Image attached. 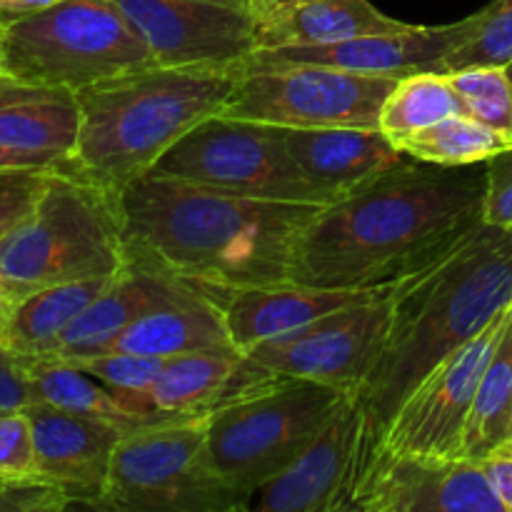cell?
<instances>
[{
    "label": "cell",
    "instance_id": "44dd1931",
    "mask_svg": "<svg viewBox=\"0 0 512 512\" xmlns=\"http://www.w3.org/2000/svg\"><path fill=\"white\" fill-rule=\"evenodd\" d=\"M110 350L173 358L200 350H235L225 325L223 300L213 290L185 283L180 293L145 310ZM108 353V350H105Z\"/></svg>",
    "mask_w": 512,
    "mask_h": 512
},
{
    "label": "cell",
    "instance_id": "ffe728a7",
    "mask_svg": "<svg viewBox=\"0 0 512 512\" xmlns=\"http://www.w3.org/2000/svg\"><path fill=\"white\" fill-rule=\"evenodd\" d=\"M380 290H330L300 283L265 285L223 293L225 325L233 348L240 355L278 335L293 333L333 310L368 300Z\"/></svg>",
    "mask_w": 512,
    "mask_h": 512
},
{
    "label": "cell",
    "instance_id": "6da1fadb",
    "mask_svg": "<svg viewBox=\"0 0 512 512\" xmlns=\"http://www.w3.org/2000/svg\"><path fill=\"white\" fill-rule=\"evenodd\" d=\"M485 190V163L400 160L315 213L295 248L290 283L330 290L403 283L485 223Z\"/></svg>",
    "mask_w": 512,
    "mask_h": 512
},
{
    "label": "cell",
    "instance_id": "d6986e66",
    "mask_svg": "<svg viewBox=\"0 0 512 512\" xmlns=\"http://www.w3.org/2000/svg\"><path fill=\"white\" fill-rule=\"evenodd\" d=\"M78 133L80 103L75 90L33 83L0 70V143L55 160L73 173Z\"/></svg>",
    "mask_w": 512,
    "mask_h": 512
},
{
    "label": "cell",
    "instance_id": "d6a6232c",
    "mask_svg": "<svg viewBox=\"0 0 512 512\" xmlns=\"http://www.w3.org/2000/svg\"><path fill=\"white\" fill-rule=\"evenodd\" d=\"M55 170H0V240L30 215Z\"/></svg>",
    "mask_w": 512,
    "mask_h": 512
},
{
    "label": "cell",
    "instance_id": "277c9868",
    "mask_svg": "<svg viewBox=\"0 0 512 512\" xmlns=\"http://www.w3.org/2000/svg\"><path fill=\"white\" fill-rule=\"evenodd\" d=\"M238 83L233 70H130L78 90L73 173L108 193L143 178L185 133L220 113Z\"/></svg>",
    "mask_w": 512,
    "mask_h": 512
},
{
    "label": "cell",
    "instance_id": "4316f807",
    "mask_svg": "<svg viewBox=\"0 0 512 512\" xmlns=\"http://www.w3.org/2000/svg\"><path fill=\"white\" fill-rule=\"evenodd\" d=\"M510 148L512 133L490 128L468 113L438 120L398 143V150L408 158L438 165L488 163Z\"/></svg>",
    "mask_w": 512,
    "mask_h": 512
},
{
    "label": "cell",
    "instance_id": "74e56055",
    "mask_svg": "<svg viewBox=\"0 0 512 512\" xmlns=\"http://www.w3.org/2000/svg\"><path fill=\"white\" fill-rule=\"evenodd\" d=\"M15 168H38V170H68L63 165H58L55 160L40 158V155H30V153H20V150L8 148V145L0 143V170H15Z\"/></svg>",
    "mask_w": 512,
    "mask_h": 512
},
{
    "label": "cell",
    "instance_id": "ee69618b",
    "mask_svg": "<svg viewBox=\"0 0 512 512\" xmlns=\"http://www.w3.org/2000/svg\"><path fill=\"white\" fill-rule=\"evenodd\" d=\"M3 30H5V28H0V38H3Z\"/></svg>",
    "mask_w": 512,
    "mask_h": 512
},
{
    "label": "cell",
    "instance_id": "d4e9b609",
    "mask_svg": "<svg viewBox=\"0 0 512 512\" xmlns=\"http://www.w3.org/2000/svg\"><path fill=\"white\" fill-rule=\"evenodd\" d=\"M23 358L28 365L38 403H48L53 408L68 410V413L85 415V418L103 420V423L120 428L123 433L150 423V420L135 415L115 390H110L108 385H103L85 370L75 368L65 360L43 358V355H23Z\"/></svg>",
    "mask_w": 512,
    "mask_h": 512
},
{
    "label": "cell",
    "instance_id": "8992f818",
    "mask_svg": "<svg viewBox=\"0 0 512 512\" xmlns=\"http://www.w3.org/2000/svg\"><path fill=\"white\" fill-rule=\"evenodd\" d=\"M350 400V395L313 380H270L223 398L208 410L213 465L250 503Z\"/></svg>",
    "mask_w": 512,
    "mask_h": 512
},
{
    "label": "cell",
    "instance_id": "836d02e7",
    "mask_svg": "<svg viewBox=\"0 0 512 512\" xmlns=\"http://www.w3.org/2000/svg\"><path fill=\"white\" fill-rule=\"evenodd\" d=\"M485 223L512 228V148L485 163Z\"/></svg>",
    "mask_w": 512,
    "mask_h": 512
},
{
    "label": "cell",
    "instance_id": "8d00e7d4",
    "mask_svg": "<svg viewBox=\"0 0 512 512\" xmlns=\"http://www.w3.org/2000/svg\"><path fill=\"white\" fill-rule=\"evenodd\" d=\"M58 3L60 0H0V28H8L18 20L30 18V15L53 8Z\"/></svg>",
    "mask_w": 512,
    "mask_h": 512
},
{
    "label": "cell",
    "instance_id": "ac0fdd59",
    "mask_svg": "<svg viewBox=\"0 0 512 512\" xmlns=\"http://www.w3.org/2000/svg\"><path fill=\"white\" fill-rule=\"evenodd\" d=\"M285 143L325 205L408 158L380 128H288Z\"/></svg>",
    "mask_w": 512,
    "mask_h": 512
},
{
    "label": "cell",
    "instance_id": "ba28073f",
    "mask_svg": "<svg viewBox=\"0 0 512 512\" xmlns=\"http://www.w3.org/2000/svg\"><path fill=\"white\" fill-rule=\"evenodd\" d=\"M5 73L83 90L98 80L150 68L148 48L115 0H60L8 25L0 38Z\"/></svg>",
    "mask_w": 512,
    "mask_h": 512
},
{
    "label": "cell",
    "instance_id": "603a6c76",
    "mask_svg": "<svg viewBox=\"0 0 512 512\" xmlns=\"http://www.w3.org/2000/svg\"><path fill=\"white\" fill-rule=\"evenodd\" d=\"M405 28L408 23L388 18L370 0H298L258 13V50L328 45Z\"/></svg>",
    "mask_w": 512,
    "mask_h": 512
},
{
    "label": "cell",
    "instance_id": "7bdbcfd3",
    "mask_svg": "<svg viewBox=\"0 0 512 512\" xmlns=\"http://www.w3.org/2000/svg\"><path fill=\"white\" fill-rule=\"evenodd\" d=\"M0 70H3V58H0Z\"/></svg>",
    "mask_w": 512,
    "mask_h": 512
},
{
    "label": "cell",
    "instance_id": "7c38bea8",
    "mask_svg": "<svg viewBox=\"0 0 512 512\" xmlns=\"http://www.w3.org/2000/svg\"><path fill=\"white\" fill-rule=\"evenodd\" d=\"M160 68L233 70L258 50L253 0H115Z\"/></svg>",
    "mask_w": 512,
    "mask_h": 512
},
{
    "label": "cell",
    "instance_id": "484cf974",
    "mask_svg": "<svg viewBox=\"0 0 512 512\" xmlns=\"http://www.w3.org/2000/svg\"><path fill=\"white\" fill-rule=\"evenodd\" d=\"M238 363V350H200L165 358L153 388L155 405L173 415L208 413L228 390Z\"/></svg>",
    "mask_w": 512,
    "mask_h": 512
},
{
    "label": "cell",
    "instance_id": "f1b7e54d",
    "mask_svg": "<svg viewBox=\"0 0 512 512\" xmlns=\"http://www.w3.org/2000/svg\"><path fill=\"white\" fill-rule=\"evenodd\" d=\"M460 113L468 110L448 73H410L403 75L385 98L378 128L398 145L408 135Z\"/></svg>",
    "mask_w": 512,
    "mask_h": 512
},
{
    "label": "cell",
    "instance_id": "83f0119b",
    "mask_svg": "<svg viewBox=\"0 0 512 512\" xmlns=\"http://www.w3.org/2000/svg\"><path fill=\"white\" fill-rule=\"evenodd\" d=\"M512 415V315L485 368L483 380L478 385V395L473 400L468 428H465L463 450L460 458L485 460L500 448L508 435Z\"/></svg>",
    "mask_w": 512,
    "mask_h": 512
},
{
    "label": "cell",
    "instance_id": "7402d4cb",
    "mask_svg": "<svg viewBox=\"0 0 512 512\" xmlns=\"http://www.w3.org/2000/svg\"><path fill=\"white\" fill-rule=\"evenodd\" d=\"M185 280L165 273L125 265L113 283L68 325L55 348L43 358L73 360L98 355L113 348L115 340L140 318L145 310L180 293Z\"/></svg>",
    "mask_w": 512,
    "mask_h": 512
},
{
    "label": "cell",
    "instance_id": "8fae6325",
    "mask_svg": "<svg viewBox=\"0 0 512 512\" xmlns=\"http://www.w3.org/2000/svg\"><path fill=\"white\" fill-rule=\"evenodd\" d=\"M398 80L328 65L250 70L238 75L220 113L278 128H378Z\"/></svg>",
    "mask_w": 512,
    "mask_h": 512
},
{
    "label": "cell",
    "instance_id": "30bf717a",
    "mask_svg": "<svg viewBox=\"0 0 512 512\" xmlns=\"http://www.w3.org/2000/svg\"><path fill=\"white\" fill-rule=\"evenodd\" d=\"M288 128L215 113L185 133L150 173L248 198L325 205L285 143Z\"/></svg>",
    "mask_w": 512,
    "mask_h": 512
},
{
    "label": "cell",
    "instance_id": "9a60e30c",
    "mask_svg": "<svg viewBox=\"0 0 512 512\" xmlns=\"http://www.w3.org/2000/svg\"><path fill=\"white\" fill-rule=\"evenodd\" d=\"M478 25V15L453 25L423 28L408 25L398 33L363 35L328 45H293V48L255 50L240 75L250 70L285 68V65H328L360 75L403 78L410 73H445V58L468 43Z\"/></svg>",
    "mask_w": 512,
    "mask_h": 512
},
{
    "label": "cell",
    "instance_id": "1f68e13d",
    "mask_svg": "<svg viewBox=\"0 0 512 512\" xmlns=\"http://www.w3.org/2000/svg\"><path fill=\"white\" fill-rule=\"evenodd\" d=\"M33 425L25 410L0 413V485L38 483Z\"/></svg>",
    "mask_w": 512,
    "mask_h": 512
},
{
    "label": "cell",
    "instance_id": "7a4b0ae2",
    "mask_svg": "<svg viewBox=\"0 0 512 512\" xmlns=\"http://www.w3.org/2000/svg\"><path fill=\"white\" fill-rule=\"evenodd\" d=\"M320 208L153 173L118 195L128 265L215 295L290 283L298 240Z\"/></svg>",
    "mask_w": 512,
    "mask_h": 512
},
{
    "label": "cell",
    "instance_id": "60d3db41",
    "mask_svg": "<svg viewBox=\"0 0 512 512\" xmlns=\"http://www.w3.org/2000/svg\"><path fill=\"white\" fill-rule=\"evenodd\" d=\"M493 455H505V458H512V415H510L508 435H505V440H503V443H500V448L495 450Z\"/></svg>",
    "mask_w": 512,
    "mask_h": 512
},
{
    "label": "cell",
    "instance_id": "ab89813d",
    "mask_svg": "<svg viewBox=\"0 0 512 512\" xmlns=\"http://www.w3.org/2000/svg\"><path fill=\"white\" fill-rule=\"evenodd\" d=\"M290 3H298V0H253V8L255 13H265V10H273V8H280V5H290Z\"/></svg>",
    "mask_w": 512,
    "mask_h": 512
},
{
    "label": "cell",
    "instance_id": "4fadbf2b",
    "mask_svg": "<svg viewBox=\"0 0 512 512\" xmlns=\"http://www.w3.org/2000/svg\"><path fill=\"white\" fill-rule=\"evenodd\" d=\"M510 315L512 305L425 375L423 383L393 415L378 450L428 458H460L478 385L508 328Z\"/></svg>",
    "mask_w": 512,
    "mask_h": 512
},
{
    "label": "cell",
    "instance_id": "f546056e",
    "mask_svg": "<svg viewBox=\"0 0 512 512\" xmlns=\"http://www.w3.org/2000/svg\"><path fill=\"white\" fill-rule=\"evenodd\" d=\"M450 83L463 98L465 110L480 123L512 133V80L503 65H473L450 70Z\"/></svg>",
    "mask_w": 512,
    "mask_h": 512
},
{
    "label": "cell",
    "instance_id": "5b68a950",
    "mask_svg": "<svg viewBox=\"0 0 512 512\" xmlns=\"http://www.w3.org/2000/svg\"><path fill=\"white\" fill-rule=\"evenodd\" d=\"M125 265L118 195L63 170L0 240V278L13 300L48 285L118 275Z\"/></svg>",
    "mask_w": 512,
    "mask_h": 512
},
{
    "label": "cell",
    "instance_id": "4dcf8cb0",
    "mask_svg": "<svg viewBox=\"0 0 512 512\" xmlns=\"http://www.w3.org/2000/svg\"><path fill=\"white\" fill-rule=\"evenodd\" d=\"M478 25L468 43L445 58V73L473 68V65L512 63V0H493L478 10Z\"/></svg>",
    "mask_w": 512,
    "mask_h": 512
},
{
    "label": "cell",
    "instance_id": "e0dca14e",
    "mask_svg": "<svg viewBox=\"0 0 512 512\" xmlns=\"http://www.w3.org/2000/svg\"><path fill=\"white\" fill-rule=\"evenodd\" d=\"M33 425L38 478L55 485L70 505L98 510L123 430L48 403L25 408Z\"/></svg>",
    "mask_w": 512,
    "mask_h": 512
},
{
    "label": "cell",
    "instance_id": "f35d334b",
    "mask_svg": "<svg viewBox=\"0 0 512 512\" xmlns=\"http://www.w3.org/2000/svg\"><path fill=\"white\" fill-rule=\"evenodd\" d=\"M13 303H15V300L10 298L8 288H5L3 278H0V335H3V330H5V323H8V318H10V310H13Z\"/></svg>",
    "mask_w": 512,
    "mask_h": 512
},
{
    "label": "cell",
    "instance_id": "5bb4252c",
    "mask_svg": "<svg viewBox=\"0 0 512 512\" xmlns=\"http://www.w3.org/2000/svg\"><path fill=\"white\" fill-rule=\"evenodd\" d=\"M363 512H505L483 463L378 450L353 493Z\"/></svg>",
    "mask_w": 512,
    "mask_h": 512
},
{
    "label": "cell",
    "instance_id": "9c48e42d",
    "mask_svg": "<svg viewBox=\"0 0 512 512\" xmlns=\"http://www.w3.org/2000/svg\"><path fill=\"white\" fill-rule=\"evenodd\" d=\"M390 303L393 285L293 333L255 345L240 355L223 398L270 380H313L355 398L383 348Z\"/></svg>",
    "mask_w": 512,
    "mask_h": 512
},
{
    "label": "cell",
    "instance_id": "52a82bcc",
    "mask_svg": "<svg viewBox=\"0 0 512 512\" xmlns=\"http://www.w3.org/2000/svg\"><path fill=\"white\" fill-rule=\"evenodd\" d=\"M248 498L213 465L208 413L173 415L120 438L98 510L113 512H238Z\"/></svg>",
    "mask_w": 512,
    "mask_h": 512
},
{
    "label": "cell",
    "instance_id": "e575fe53",
    "mask_svg": "<svg viewBox=\"0 0 512 512\" xmlns=\"http://www.w3.org/2000/svg\"><path fill=\"white\" fill-rule=\"evenodd\" d=\"M33 403H38V395H35L25 358L0 343V413L25 410Z\"/></svg>",
    "mask_w": 512,
    "mask_h": 512
},
{
    "label": "cell",
    "instance_id": "d590c367",
    "mask_svg": "<svg viewBox=\"0 0 512 512\" xmlns=\"http://www.w3.org/2000/svg\"><path fill=\"white\" fill-rule=\"evenodd\" d=\"M488 475L490 485H493L495 495L503 503L505 512H512V458L505 455H490V458L480 460Z\"/></svg>",
    "mask_w": 512,
    "mask_h": 512
},
{
    "label": "cell",
    "instance_id": "3957f363",
    "mask_svg": "<svg viewBox=\"0 0 512 512\" xmlns=\"http://www.w3.org/2000/svg\"><path fill=\"white\" fill-rule=\"evenodd\" d=\"M510 305L512 228L503 225L483 223L445 258L393 285L383 348L353 398L363 415L360 478L403 400Z\"/></svg>",
    "mask_w": 512,
    "mask_h": 512
},
{
    "label": "cell",
    "instance_id": "b9f144b4",
    "mask_svg": "<svg viewBox=\"0 0 512 512\" xmlns=\"http://www.w3.org/2000/svg\"><path fill=\"white\" fill-rule=\"evenodd\" d=\"M505 68H508V75H510V80H512V63L505 65Z\"/></svg>",
    "mask_w": 512,
    "mask_h": 512
},
{
    "label": "cell",
    "instance_id": "2e32d148",
    "mask_svg": "<svg viewBox=\"0 0 512 512\" xmlns=\"http://www.w3.org/2000/svg\"><path fill=\"white\" fill-rule=\"evenodd\" d=\"M363 415L350 400L323 433L250 500L260 512H345L353 510L360 480Z\"/></svg>",
    "mask_w": 512,
    "mask_h": 512
},
{
    "label": "cell",
    "instance_id": "cb8c5ba5",
    "mask_svg": "<svg viewBox=\"0 0 512 512\" xmlns=\"http://www.w3.org/2000/svg\"><path fill=\"white\" fill-rule=\"evenodd\" d=\"M115 275L40 288L13 303L0 343L18 355H48L68 325L108 288Z\"/></svg>",
    "mask_w": 512,
    "mask_h": 512
}]
</instances>
